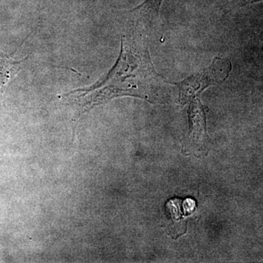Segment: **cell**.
I'll list each match as a JSON object with an SVG mask.
<instances>
[{
  "label": "cell",
  "instance_id": "obj_1",
  "mask_svg": "<svg viewBox=\"0 0 263 263\" xmlns=\"http://www.w3.org/2000/svg\"><path fill=\"white\" fill-rule=\"evenodd\" d=\"M165 85L166 81L154 67L145 32L136 30L133 35L122 37L119 58L105 77L89 87L67 93L65 98L76 103L81 114L117 97L151 100Z\"/></svg>",
  "mask_w": 263,
  "mask_h": 263
},
{
  "label": "cell",
  "instance_id": "obj_2",
  "mask_svg": "<svg viewBox=\"0 0 263 263\" xmlns=\"http://www.w3.org/2000/svg\"><path fill=\"white\" fill-rule=\"evenodd\" d=\"M231 70V62L229 60L216 57L212 65L202 72L175 84L179 89L180 101L185 104L200 98L202 91L209 86L226 81Z\"/></svg>",
  "mask_w": 263,
  "mask_h": 263
},
{
  "label": "cell",
  "instance_id": "obj_3",
  "mask_svg": "<svg viewBox=\"0 0 263 263\" xmlns=\"http://www.w3.org/2000/svg\"><path fill=\"white\" fill-rule=\"evenodd\" d=\"M163 0H146L138 8L133 10L136 28L144 31L158 18L161 5Z\"/></svg>",
  "mask_w": 263,
  "mask_h": 263
},
{
  "label": "cell",
  "instance_id": "obj_4",
  "mask_svg": "<svg viewBox=\"0 0 263 263\" xmlns=\"http://www.w3.org/2000/svg\"><path fill=\"white\" fill-rule=\"evenodd\" d=\"M24 60H15L13 55L0 53V96L6 85L22 68Z\"/></svg>",
  "mask_w": 263,
  "mask_h": 263
}]
</instances>
